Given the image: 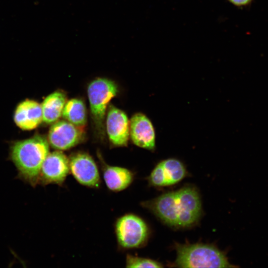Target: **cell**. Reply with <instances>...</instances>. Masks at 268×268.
<instances>
[{"mask_svg": "<svg viewBox=\"0 0 268 268\" xmlns=\"http://www.w3.org/2000/svg\"><path fill=\"white\" fill-rule=\"evenodd\" d=\"M66 94L57 91L49 94L41 104L43 121L47 124L56 122L62 116L66 103Z\"/></svg>", "mask_w": 268, "mask_h": 268, "instance_id": "14", "label": "cell"}, {"mask_svg": "<svg viewBox=\"0 0 268 268\" xmlns=\"http://www.w3.org/2000/svg\"><path fill=\"white\" fill-rule=\"evenodd\" d=\"M118 93V86L112 80L97 78L88 85L87 94L92 119L97 129L102 131L106 111L110 101Z\"/></svg>", "mask_w": 268, "mask_h": 268, "instance_id": "4", "label": "cell"}, {"mask_svg": "<svg viewBox=\"0 0 268 268\" xmlns=\"http://www.w3.org/2000/svg\"><path fill=\"white\" fill-rule=\"evenodd\" d=\"M130 135L136 145L148 149L154 148V128L150 121L143 114H135L131 118Z\"/></svg>", "mask_w": 268, "mask_h": 268, "instance_id": "11", "label": "cell"}, {"mask_svg": "<svg viewBox=\"0 0 268 268\" xmlns=\"http://www.w3.org/2000/svg\"><path fill=\"white\" fill-rule=\"evenodd\" d=\"M62 116L76 126L82 128L86 123V111L84 102L78 98L68 100L65 105Z\"/></svg>", "mask_w": 268, "mask_h": 268, "instance_id": "15", "label": "cell"}, {"mask_svg": "<svg viewBox=\"0 0 268 268\" xmlns=\"http://www.w3.org/2000/svg\"><path fill=\"white\" fill-rule=\"evenodd\" d=\"M115 232L118 245L126 249L140 247L145 244L148 236L145 222L132 213L126 214L117 219Z\"/></svg>", "mask_w": 268, "mask_h": 268, "instance_id": "5", "label": "cell"}, {"mask_svg": "<svg viewBox=\"0 0 268 268\" xmlns=\"http://www.w3.org/2000/svg\"><path fill=\"white\" fill-rule=\"evenodd\" d=\"M70 171L81 185L98 188L101 184L98 167L93 158L87 153L78 152L69 158Z\"/></svg>", "mask_w": 268, "mask_h": 268, "instance_id": "6", "label": "cell"}, {"mask_svg": "<svg viewBox=\"0 0 268 268\" xmlns=\"http://www.w3.org/2000/svg\"><path fill=\"white\" fill-rule=\"evenodd\" d=\"M103 176L107 187L116 192L127 188L134 180V175L129 169L107 165L103 167Z\"/></svg>", "mask_w": 268, "mask_h": 268, "instance_id": "13", "label": "cell"}, {"mask_svg": "<svg viewBox=\"0 0 268 268\" xmlns=\"http://www.w3.org/2000/svg\"><path fill=\"white\" fill-rule=\"evenodd\" d=\"M69 171V158L58 150L47 156L40 170L39 181L44 185H61L65 182Z\"/></svg>", "mask_w": 268, "mask_h": 268, "instance_id": "7", "label": "cell"}, {"mask_svg": "<svg viewBox=\"0 0 268 268\" xmlns=\"http://www.w3.org/2000/svg\"><path fill=\"white\" fill-rule=\"evenodd\" d=\"M49 153L46 138L36 135L15 142L12 146L11 157L20 175L35 185L39 181L42 164Z\"/></svg>", "mask_w": 268, "mask_h": 268, "instance_id": "2", "label": "cell"}, {"mask_svg": "<svg viewBox=\"0 0 268 268\" xmlns=\"http://www.w3.org/2000/svg\"><path fill=\"white\" fill-rule=\"evenodd\" d=\"M141 205L167 224L175 227L193 225L201 213L198 192L190 186L143 201Z\"/></svg>", "mask_w": 268, "mask_h": 268, "instance_id": "1", "label": "cell"}, {"mask_svg": "<svg viewBox=\"0 0 268 268\" xmlns=\"http://www.w3.org/2000/svg\"><path fill=\"white\" fill-rule=\"evenodd\" d=\"M127 268H162L161 264L148 258L127 255L126 260Z\"/></svg>", "mask_w": 268, "mask_h": 268, "instance_id": "16", "label": "cell"}, {"mask_svg": "<svg viewBox=\"0 0 268 268\" xmlns=\"http://www.w3.org/2000/svg\"><path fill=\"white\" fill-rule=\"evenodd\" d=\"M82 128L65 120L57 121L51 127L48 140L58 150L68 149L77 144L83 137Z\"/></svg>", "mask_w": 268, "mask_h": 268, "instance_id": "8", "label": "cell"}, {"mask_svg": "<svg viewBox=\"0 0 268 268\" xmlns=\"http://www.w3.org/2000/svg\"><path fill=\"white\" fill-rule=\"evenodd\" d=\"M14 120L21 129L30 130L36 128L43 121L41 105L30 100L22 102L16 109Z\"/></svg>", "mask_w": 268, "mask_h": 268, "instance_id": "12", "label": "cell"}, {"mask_svg": "<svg viewBox=\"0 0 268 268\" xmlns=\"http://www.w3.org/2000/svg\"><path fill=\"white\" fill-rule=\"evenodd\" d=\"M186 175L183 163L177 159L170 158L159 163L148 177V181L153 186H168L178 183Z\"/></svg>", "mask_w": 268, "mask_h": 268, "instance_id": "9", "label": "cell"}, {"mask_svg": "<svg viewBox=\"0 0 268 268\" xmlns=\"http://www.w3.org/2000/svg\"><path fill=\"white\" fill-rule=\"evenodd\" d=\"M175 264L181 268L235 267L228 261L224 253L208 244H177Z\"/></svg>", "mask_w": 268, "mask_h": 268, "instance_id": "3", "label": "cell"}, {"mask_svg": "<svg viewBox=\"0 0 268 268\" xmlns=\"http://www.w3.org/2000/svg\"><path fill=\"white\" fill-rule=\"evenodd\" d=\"M106 124L107 134L111 142L116 146L127 145L130 136V121L126 113L110 105Z\"/></svg>", "mask_w": 268, "mask_h": 268, "instance_id": "10", "label": "cell"}, {"mask_svg": "<svg viewBox=\"0 0 268 268\" xmlns=\"http://www.w3.org/2000/svg\"><path fill=\"white\" fill-rule=\"evenodd\" d=\"M231 3L238 7L249 5L253 0H228Z\"/></svg>", "mask_w": 268, "mask_h": 268, "instance_id": "17", "label": "cell"}]
</instances>
